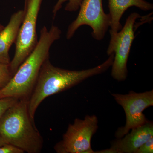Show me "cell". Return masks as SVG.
Here are the masks:
<instances>
[{"mask_svg":"<svg viewBox=\"0 0 153 153\" xmlns=\"http://www.w3.org/2000/svg\"><path fill=\"white\" fill-rule=\"evenodd\" d=\"M114 54L93 68L69 70L56 67L47 58L43 63L33 92L28 100V111L34 120L37 108L45 99L69 89L91 76L101 74L112 66Z\"/></svg>","mask_w":153,"mask_h":153,"instance_id":"1","label":"cell"},{"mask_svg":"<svg viewBox=\"0 0 153 153\" xmlns=\"http://www.w3.org/2000/svg\"><path fill=\"white\" fill-rule=\"evenodd\" d=\"M61 33L60 28L55 25L49 30L45 26L41 29L35 49L20 65L8 83L0 89V98L13 97L29 100L41 66L49 58L50 48L55 41L60 39Z\"/></svg>","mask_w":153,"mask_h":153,"instance_id":"2","label":"cell"},{"mask_svg":"<svg viewBox=\"0 0 153 153\" xmlns=\"http://www.w3.org/2000/svg\"><path fill=\"white\" fill-rule=\"evenodd\" d=\"M0 135L6 143L28 153H39L43 137L30 117L28 100H19L7 110L0 119Z\"/></svg>","mask_w":153,"mask_h":153,"instance_id":"3","label":"cell"},{"mask_svg":"<svg viewBox=\"0 0 153 153\" xmlns=\"http://www.w3.org/2000/svg\"><path fill=\"white\" fill-rule=\"evenodd\" d=\"M42 1L28 0L25 4V16L15 43L13 58L9 64L13 76L38 44L36 26Z\"/></svg>","mask_w":153,"mask_h":153,"instance_id":"4","label":"cell"},{"mask_svg":"<svg viewBox=\"0 0 153 153\" xmlns=\"http://www.w3.org/2000/svg\"><path fill=\"white\" fill-rule=\"evenodd\" d=\"M140 17L137 13L131 14L121 30L115 36L111 37L107 54L108 56L114 54L111 76L118 81H123L127 76V64L135 38V24Z\"/></svg>","mask_w":153,"mask_h":153,"instance_id":"5","label":"cell"},{"mask_svg":"<svg viewBox=\"0 0 153 153\" xmlns=\"http://www.w3.org/2000/svg\"><path fill=\"white\" fill-rule=\"evenodd\" d=\"M98 128L95 115L87 116L84 120L76 119L68 126L63 140L55 145L58 153H94L91 145L92 136Z\"/></svg>","mask_w":153,"mask_h":153,"instance_id":"6","label":"cell"},{"mask_svg":"<svg viewBox=\"0 0 153 153\" xmlns=\"http://www.w3.org/2000/svg\"><path fill=\"white\" fill-rule=\"evenodd\" d=\"M76 19L68 26L66 38L71 39L76 30L86 25L92 29V37L97 41L104 39L110 27V17L104 12L102 0H83Z\"/></svg>","mask_w":153,"mask_h":153,"instance_id":"7","label":"cell"},{"mask_svg":"<svg viewBox=\"0 0 153 153\" xmlns=\"http://www.w3.org/2000/svg\"><path fill=\"white\" fill-rule=\"evenodd\" d=\"M112 95L118 104L122 107L126 115L125 126L119 128L116 133V136L120 139L131 130L147 122L143 111L153 105V91L141 93L131 91L126 94H113Z\"/></svg>","mask_w":153,"mask_h":153,"instance_id":"8","label":"cell"},{"mask_svg":"<svg viewBox=\"0 0 153 153\" xmlns=\"http://www.w3.org/2000/svg\"><path fill=\"white\" fill-rule=\"evenodd\" d=\"M114 143L111 148L100 151V153H136L146 142L153 137V126L147 122L143 125L131 129L130 133Z\"/></svg>","mask_w":153,"mask_h":153,"instance_id":"9","label":"cell"},{"mask_svg":"<svg viewBox=\"0 0 153 153\" xmlns=\"http://www.w3.org/2000/svg\"><path fill=\"white\" fill-rule=\"evenodd\" d=\"M25 14L24 10L14 13L7 25L0 32V63L7 64L10 63L9 51L16 42Z\"/></svg>","mask_w":153,"mask_h":153,"instance_id":"10","label":"cell"},{"mask_svg":"<svg viewBox=\"0 0 153 153\" xmlns=\"http://www.w3.org/2000/svg\"><path fill=\"white\" fill-rule=\"evenodd\" d=\"M108 6L110 17V37L115 36L121 30L123 27L121 19L129 8L135 7L145 11L153 9L152 4L144 0H108Z\"/></svg>","mask_w":153,"mask_h":153,"instance_id":"11","label":"cell"},{"mask_svg":"<svg viewBox=\"0 0 153 153\" xmlns=\"http://www.w3.org/2000/svg\"><path fill=\"white\" fill-rule=\"evenodd\" d=\"M83 0H58L52 10L53 19H55L58 11L60 10L64 3L68 1L65 7V10L68 12H75L79 8Z\"/></svg>","mask_w":153,"mask_h":153,"instance_id":"12","label":"cell"},{"mask_svg":"<svg viewBox=\"0 0 153 153\" xmlns=\"http://www.w3.org/2000/svg\"><path fill=\"white\" fill-rule=\"evenodd\" d=\"M12 76L9 64L0 63V89L7 85Z\"/></svg>","mask_w":153,"mask_h":153,"instance_id":"13","label":"cell"},{"mask_svg":"<svg viewBox=\"0 0 153 153\" xmlns=\"http://www.w3.org/2000/svg\"><path fill=\"white\" fill-rule=\"evenodd\" d=\"M19 100L13 97L0 98V119L7 110L15 104Z\"/></svg>","mask_w":153,"mask_h":153,"instance_id":"14","label":"cell"},{"mask_svg":"<svg viewBox=\"0 0 153 153\" xmlns=\"http://www.w3.org/2000/svg\"><path fill=\"white\" fill-rule=\"evenodd\" d=\"M21 149L13 145L5 143L0 146V153H24Z\"/></svg>","mask_w":153,"mask_h":153,"instance_id":"15","label":"cell"},{"mask_svg":"<svg viewBox=\"0 0 153 153\" xmlns=\"http://www.w3.org/2000/svg\"><path fill=\"white\" fill-rule=\"evenodd\" d=\"M153 138L146 142L137 151L136 153H153Z\"/></svg>","mask_w":153,"mask_h":153,"instance_id":"16","label":"cell"},{"mask_svg":"<svg viewBox=\"0 0 153 153\" xmlns=\"http://www.w3.org/2000/svg\"><path fill=\"white\" fill-rule=\"evenodd\" d=\"M6 143L4 142V140H3V139L1 137L0 135V146H2V145Z\"/></svg>","mask_w":153,"mask_h":153,"instance_id":"17","label":"cell"},{"mask_svg":"<svg viewBox=\"0 0 153 153\" xmlns=\"http://www.w3.org/2000/svg\"><path fill=\"white\" fill-rule=\"evenodd\" d=\"M4 26H3L2 25L0 24V32L4 29Z\"/></svg>","mask_w":153,"mask_h":153,"instance_id":"18","label":"cell"},{"mask_svg":"<svg viewBox=\"0 0 153 153\" xmlns=\"http://www.w3.org/2000/svg\"><path fill=\"white\" fill-rule=\"evenodd\" d=\"M27 1H28V0H25V4H26V3L27 2Z\"/></svg>","mask_w":153,"mask_h":153,"instance_id":"19","label":"cell"}]
</instances>
